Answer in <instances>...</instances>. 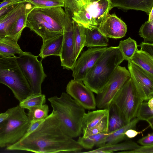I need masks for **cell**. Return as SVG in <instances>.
Wrapping results in <instances>:
<instances>
[{"label":"cell","instance_id":"cell-4","mask_svg":"<svg viewBox=\"0 0 153 153\" xmlns=\"http://www.w3.org/2000/svg\"><path fill=\"white\" fill-rule=\"evenodd\" d=\"M0 83L8 86L19 102L32 94L30 85L16 59V56H0Z\"/></svg>","mask_w":153,"mask_h":153},{"label":"cell","instance_id":"cell-18","mask_svg":"<svg viewBox=\"0 0 153 153\" xmlns=\"http://www.w3.org/2000/svg\"><path fill=\"white\" fill-rule=\"evenodd\" d=\"M112 7L126 10H134L149 14L153 8V0H109Z\"/></svg>","mask_w":153,"mask_h":153},{"label":"cell","instance_id":"cell-44","mask_svg":"<svg viewBox=\"0 0 153 153\" xmlns=\"http://www.w3.org/2000/svg\"><path fill=\"white\" fill-rule=\"evenodd\" d=\"M17 4L7 6L1 9H0V17L11 10L15 7Z\"/></svg>","mask_w":153,"mask_h":153},{"label":"cell","instance_id":"cell-29","mask_svg":"<svg viewBox=\"0 0 153 153\" xmlns=\"http://www.w3.org/2000/svg\"><path fill=\"white\" fill-rule=\"evenodd\" d=\"M30 11L22 14L17 19L6 37L17 42L25 27L27 18Z\"/></svg>","mask_w":153,"mask_h":153},{"label":"cell","instance_id":"cell-41","mask_svg":"<svg viewBox=\"0 0 153 153\" xmlns=\"http://www.w3.org/2000/svg\"><path fill=\"white\" fill-rule=\"evenodd\" d=\"M44 120L31 122L27 131L25 136L23 137L27 136L35 130L42 122Z\"/></svg>","mask_w":153,"mask_h":153},{"label":"cell","instance_id":"cell-38","mask_svg":"<svg viewBox=\"0 0 153 153\" xmlns=\"http://www.w3.org/2000/svg\"><path fill=\"white\" fill-rule=\"evenodd\" d=\"M121 153H153V145L149 146H140L137 149L128 151H124Z\"/></svg>","mask_w":153,"mask_h":153},{"label":"cell","instance_id":"cell-8","mask_svg":"<svg viewBox=\"0 0 153 153\" xmlns=\"http://www.w3.org/2000/svg\"><path fill=\"white\" fill-rule=\"evenodd\" d=\"M31 53L23 52L16 56L17 61L30 87L32 94L42 93L41 86L45 78L41 61Z\"/></svg>","mask_w":153,"mask_h":153},{"label":"cell","instance_id":"cell-30","mask_svg":"<svg viewBox=\"0 0 153 153\" xmlns=\"http://www.w3.org/2000/svg\"><path fill=\"white\" fill-rule=\"evenodd\" d=\"M136 42L129 37L120 42L118 46L121 52L124 60H130L134 54L138 49Z\"/></svg>","mask_w":153,"mask_h":153},{"label":"cell","instance_id":"cell-5","mask_svg":"<svg viewBox=\"0 0 153 153\" xmlns=\"http://www.w3.org/2000/svg\"><path fill=\"white\" fill-rule=\"evenodd\" d=\"M8 117L0 123V147H7L18 142L25 134L30 121L25 109L19 105L6 111Z\"/></svg>","mask_w":153,"mask_h":153},{"label":"cell","instance_id":"cell-45","mask_svg":"<svg viewBox=\"0 0 153 153\" xmlns=\"http://www.w3.org/2000/svg\"><path fill=\"white\" fill-rule=\"evenodd\" d=\"M8 116L9 114L7 111L4 112L0 114V123L4 120Z\"/></svg>","mask_w":153,"mask_h":153},{"label":"cell","instance_id":"cell-47","mask_svg":"<svg viewBox=\"0 0 153 153\" xmlns=\"http://www.w3.org/2000/svg\"><path fill=\"white\" fill-rule=\"evenodd\" d=\"M148 106L151 108L153 109V98L148 100L147 102Z\"/></svg>","mask_w":153,"mask_h":153},{"label":"cell","instance_id":"cell-11","mask_svg":"<svg viewBox=\"0 0 153 153\" xmlns=\"http://www.w3.org/2000/svg\"><path fill=\"white\" fill-rule=\"evenodd\" d=\"M128 68L131 79L138 94L143 100L153 98V75L128 61Z\"/></svg>","mask_w":153,"mask_h":153},{"label":"cell","instance_id":"cell-26","mask_svg":"<svg viewBox=\"0 0 153 153\" xmlns=\"http://www.w3.org/2000/svg\"><path fill=\"white\" fill-rule=\"evenodd\" d=\"M108 110V132H113L126 124L116 106L111 103Z\"/></svg>","mask_w":153,"mask_h":153},{"label":"cell","instance_id":"cell-43","mask_svg":"<svg viewBox=\"0 0 153 153\" xmlns=\"http://www.w3.org/2000/svg\"><path fill=\"white\" fill-rule=\"evenodd\" d=\"M139 133L135 129H129L126 131L125 134L127 138H132L135 137Z\"/></svg>","mask_w":153,"mask_h":153},{"label":"cell","instance_id":"cell-2","mask_svg":"<svg viewBox=\"0 0 153 153\" xmlns=\"http://www.w3.org/2000/svg\"><path fill=\"white\" fill-rule=\"evenodd\" d=\"M48 100L64 133L72 138L79 136L82 132L85 108L65 92L60 97L55 96Z\"/></svg>","mask_w":153,"mask_h":153},{"label":"cell","instance_id":"cell-46","mask_svg":"<svg viewBox=\"0 0 153 153\" xmlns=\"http://www.w3.org/2000/svg\"><path fill=\"white\" fill-rule=\"evenodd\" d=\"M148 21H151L153 20V8H152L149 14Z\"/></svg>","mask_w":153,"mask_h":153},{"label":"cell","instance_id":"cell-35","mask_svg":"<svg viewBox=\"0 0 153 153\" xmlns=\"http://www.w3.org/2000/svg\"><path fill=\"white\" fill-rule=\"evenodd\" d=\"M139 34L143 42L153 44V20L146 21L140 27Z\"/></svg>","mask_w":153,"mask_h":153},{"label":"cell","instance_id":"cell-12","mask_svg":"<svg viewBox=\"0 0 153 153\" xmlns=\"http://www.w3.org/2000/svg\"><path fill=\"white\" fill-rule=\"evenodd\" d=\"M107 47L89 48L83 52L76 61L72 69L74 79L83 81L86 75Z\"/></svg>","mask_w":153,"mask_h":153},{"label":"cell","instance_id":"cell-36","mask_svg":"<svg viewBox=\"0 0 153 153\" xmlns=\"http://www.w3.org/2000/svg\"><path fill=\"white\" fill-rule=\"evenodd\" d=\"M108 115L99 123L94 127L82 131L84 137L108 132Z\"/></svg>","mask_w":153,"mask_h":153},{"label":"cell","instance_id":"cell-3","mask_svg":"<svg viewBox=\"0 0 153 153\" xmlns=\"http://www.w3.org/2000/svg\"><path fill=\"white\" fill-rule=\"evenodd\" d=\"M124 60L118 46L107 47L86 75L84 84L93 92L100 93Z\"/></svg>","mask_w":153,"mask_h":153},{"label":"cell","instance_id":"cell-1","mask_svg":"<svg viewBox=\"0 0 153 153\" xmlns=\"http://www.w3.org/2000/svg\"><path fill=\"white\" fill-rule=\"evenodd\" d=\"M83 149L77 141L64 133L53 111L32 132L7 147L9 150L38 153L76 152Z\"/></svg>","mask_w":153,"mask_h":153},{"label":"cell","instance_id":"cell-28","mask_svg":"<svg viewBox=\"0 0 153 153\" xmlns=\"http://www.w3.org/2000/svg\"><path fill=\"white\" fill-rule=\"evenodd\" d=\"M23 52L17 42L7 37L0 39V56H12Z\"/></svg>","mask_w":153,"mask_h":153},{"label":"cell","instance_id":"cell-24","mask_svg":"<svg viewBox=\"0 0 153 153\" xmlns=\"http://www.w3.org/2000/svg\"><path fill=\"white\" fill-rule=\"evenodd\" d=\"M139 120L136 117L122 127L113 132L106 138L104 144L118 143L125 140L127 137L125 134L126 131L129 129H135Z\"/></svg>","mask_w":153,"mask_h":153},{"label":"cell","instance_id":"cell-17","mask_svg":"<svg viewBox=\"0 0 153 153\" xmlns=\"http://www.w3.org/2000/svg\"><path fill=\"white\" fill-rule=\"evenodd\" d=\"M34 8L38 14L48 24L60 33L63 34L65 13L62 7Z\"/></svg>","mask_w":153,"mask_h":153},{"label":"cell","instance_id":"cell-7","mask_svg":"<svg viewBox=\"0 0 153 153\" xmlns=\"http://www.w3.org/2000/svg\"><path fill=\"white\" fill-rule=\"evenodd\" d=\"M143 101L130 78L118 92L112 102L116 106L127 124L136 117L139 107Z\"/></svg>","mask_w":153,"mask_h":153},{"label":"cell","instance_id":"cell-31","mask_svg":"<svg viewBox=\"0 0 153 153\" xmlns=\"http://www.w3.org/2000/svg\"><path fill=\"white\" fill-rule=\"evenodd\" d=\"M46 101L45 96L42 93L32 94L20 102L19 105L24 109L29 110L36 106L44 104Z\"/></svg>","mask_w":153,"mask_h":153},{"label":"cell","instance_id":"cell-13","mask_svg":"<svg viewBox=\"0 0 153 153\" xmlns=\"http://www.w3.org/2000/svg\"><path fill=\"white\" fill-rule=\"evenodd\" d=\"M66 91L85 109L96 108V99L93 92L85 85L82 81L71 80L67 85Z\"/></svg>","mask_w":153,"mask_h":153},{"label":"cell","instance_id":"cell-22","mask_svg":"<svg viewBox=\"0 0 153 153\" xmlns=\"http://www.w3.org/2000/svg\"><path fill=\"white\" fill-rule=\"evenodd\" d=\"M139 146L135 142L131 140H127L120 143L104 144L96 149L85 153H112L118 151L133 150L139 147Z\"/></svg>","mask_w":153,"mask_h":153},{"label":"cell","instance_id":"cell-21","mask_svg":"<svg viewBox=\"0 0 153 153\" xmlns=\"http://www.w3.org/2000/svg\"><path fill=\"white\" fill-rule=\"evenodd\" d=\"M108 115V110L106 108L88 111L87 113H85L82 121V131L94 127Z\"/></svg>","mask_w":153,"mask_h":153},{"label":"cell","instance_id":"cell-15","mask_svg":"<svg viewBox=\"0 0 153 153\" xmlns=\"http://www.w3.org/2000/svg\"><path fill=\"white\" fill-rule=\"evenodd\" d=\"M98 28L108 38L115 39L124 37L127 30L125 23L115 14H109L98 26Z\"/></svg>","mask_w":153,"mask_h":153},{"label":"cell","instance_id":"cell-25","mask_svg":"<svg viewBox=\"0 0 153 153\" xmlns=\"http://www.w3.org/2000/svg\"><path fill=\"white\" fill-rule=\"evenodd\" d=\"M130 60L153 75V56L141 50H137Z\"/></svg>","mask_w":153,"mask_h":153},{"label":"cell","instance_id":"cell-40","mask_svg":"<svg viewBox=\"0 0 153 153\" xmlns=\"http://www.w3.org/2000/svg\"><path fill=\"white\" fill-rule=\"evenodd\" d=\"M141 48L140 50L145 51L153 56V44L142 42L137 45Z\"/></svg>","mask_w":153,"mask_h":153},{"label":"cell","instance_id":"cell-39","mask_svg":"<svg viewBox=\"0 0 153 153\" xmlns=\"http://www.w3.org/2000/svg\"><path fill=\"white\" fill-rule=\"evenodd\" d=\"M137 142L143 146L153 145V133L148 134L147 135L138 140Z\"/></svg>","mask_w":153,"mask_h":153},{"label":"cell","instance_id":"cell-19","mask_svg":"<svg viewBox=\"0 0 153 153\" xmlns=\"http://www.w3.org/2000/svg\"><path fill=\"white\" fill-rule=\"evenodd\" d=\"M85 46L91 48L107 47L108 39L98 30L97 27L85 28Z\"/></svg>","mask_w":153,"mask_h":153},{"label":"cell","instance_id":"cell-14","mask_svg":"<svg viewBox=\"0 0 153 153\" xmlns=\"http://www.w3.org/2000/svg\"><path fill=\"white\" fill-rule=\"evenodd\" d=\"M28 27L41 37L43 42L61 34L45 21L34 7L28 13L25 27Z\"/></svg>","mask_w":153,"mask_h":153},{"label":"cell","instance_id":"cell-27","mask_svg":"<svg viewBox=\"0 0 153 153\" xmlns=\"http://www.w3.org/2000/svg\"><path fill=\"white\" fill-rule=\"evenodd\" d=\"M112 132L101 133L86 137H80L77 141L83 148L86 149H91L94 146L99 147L104 144L106 138Z\"/></svg>","mask_w":153,"mask_h":153},{"label":"cell","instance_id":"cell-32","mask_svg":"<svg viewBox=\"0 0 153 153\" xmlns=\"http://www.w3.org/2000/svg\"><path fill=\"white\" fill-rule=\"evenodd\" d=\"M48 106L44 104L30 108L27 115L30 122L44 120L48 116Z\"/></svg>","mask_w":153,"mask_h":153},{"label":"cell","instance_id":"cell-20","mask_svg":"<svg viewBox=\"0 0 153 153\" xmlns=\"http://www.w3.org/2000/svg\"><path fill=\"white\" fill-rule=\"evenodd\" d=\"M63 41V34L43 42L39 56L42 58L51 55L60 56Z\"/></svg>","mask_w":153,"mask_h":153},{"label":"cell","instance_id":"cell-23","mask_svg":"<svg viewBox=\"0 0 153 153\" xmlns=\"http://www.w3.org/2000/svg\"><path fill=\"white\" fill-rule=\"evenodd\" d=\"M74 29V55L76 60L85 43V28L72 20Z\"/></svg>","mask_w":153,"mask_h":153},{"label":"cell","instance_id":"cell-10","mask_svg":"<svg viewBox=\"0 0 153 153\" xmlns=\"http://www.w3.org/2000/svg\"><path fill=\"white\" fill-rule=\"evenodd\" d=\"M63 33V41L60 55L61 66L63 68L72 70L76 60L74 55L73 25L71 16L67 10Z\"/></svg>","mask_w":153,"mask_h":153},{"label":"cell","instance_id":"cell-6","mask_svg":"<svg viewBox=\"0 0 153 153\" xmlns=\"http://www.w3.org/2000/svg\"><path fill=\"white\" fill-rule=\"evenodd\" d=\"M112 8L109 0H89L71 15L72 19L86 28L98 27Z\"/></svg>","mask_w":153,"mask_h":153},{"label":"cell","instance_id":"cell-16","mask_svg":"<svg viewBox=\"0 0 153 153\" xmlns=\"http://www.w3.org/2000/svg\"><path fill=\"white\" fill-rule=\"evenodd\" d=\"M34 7L25 1L19 3L11 10L0 17V39L7 36L14 23L21 15Z\"/></svg>","mask_w":153,"mask_h":153},{"label":"cell","instance_id":"cell-34","mask_svg":"<svg viewBox=\"0 0 153 153\" xmlns=\"http://www.w3.org/2000/svg\"><path fill=\"white\" fill-rule=\"evenodd\" d=\"M34 7L46 8L55 7H64L63 0H25Z\"/></svg>","mask_w":153,"mask_h":153},{"label":"cell","instance_id":"cell-37","mask_svg":"<svg viewBox=\"0 0 153 153\" xmlns=\"http://www.w3.org/2000/svg\"><path fill=\"white\" fill-rule=\"evenodd\" d=\"M89 0H63L65 9L67 10L72 15L78 11Z\"/></svg>","mask_w":153,"mask_h":153},{"label":"cell","instance_id":"cell-9","mask_svg":"<svg viewBox=\"0 0 153 153\" xmlns=\"http://www.w3.org/2000/svg\"><path fill=\"white\" fill-rule=\"evenodd\" d=\"M130 78V73L126 67L118 66L102 92L97 94L95 98L97 107L108 109L118 92Z\"/></svg>","mask_w":153,"mask_h":153},{"label":"cell","instance_id":"cell-42","mask_svg":"<svg viewBox=\"0 0 153 153\" xmlns=\"http://www.w3.org/2000/svg\"><path fill=\"white\" fill-rule=\"evenodd\" d=\"M25 0H4L0 4V9L5 7L14 5Z\"/></svg>","mask_w":153,"mask_h":153},{"label":"cell","instance_id":"cell-33","mask_svg":"<svg viewBox=\"0 0 153 153\" xmlns=\"http://www.w3.org/2000/svg\"><path fill=\"white\" fill-rule=\"evenodd\" d=\"M136 117L140 120L147 121L153 129V109L148 106L147 102L143 101L141 103L137 111Z\"/></svg>","mask_w":153,"mask_h":153}]
</instances>
